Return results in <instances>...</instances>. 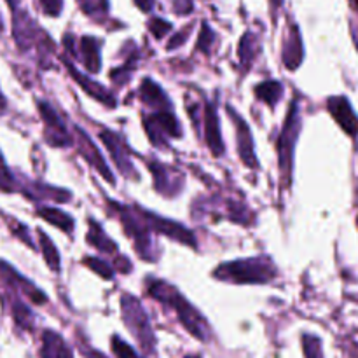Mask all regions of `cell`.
I'll return each mask as SVG.
<instances>
[{
  "mask_svg": "<svg viewBox=\"0 0 358 358\" xmlns=\"http://www.w3.org/2000/svg\"><path fill=\"white\" fill-rule=\"evenodd\" d=\"M205 136L206 145L210 147L213 156H222L224 154V143L222 136H220V126L219 117H217L215 107L212 103H206L205 107Z\"/></svg>",
  "mask_w": 358,
  "mask_h": 358,
  "instance_id": "14",
  "label": "cell"
},
{
  "mask_svg": "<svg viewBox=\"0 0 358 358\" xmlns=\"http://www.w3.org/2000/svg\"><path fill=\"white\" fill-rule=\"evenodd\" d=\"M100 138L101 142L105 143V147L108 149V152H110L112 159H114L115 166L119 168V171H121L122 175H135L131 159H129L128 147H126L124 140H122L119 135H115L114 131H110V129H101Z\"/></svg>",
  "mask_w": 358,
  "mask_h": 358,
  "instance_id": "11",
  "label": "cell"
},
{
  "mask_svg": "<svg viewBox=\"0 0 358 358\" xmlns=\"http://www.w3.org/2000/svg\"><path fill=\"white\" fill-rule=\"evenodd\" d=\"M41 6L48 16H59L63 9V0H41Z\"/></svg>",
  "mask_w": 358,
  "mask_h": 358,
  "instance_id": "35",
  "label": "cell"
},
{
  "mask_svg": "<svg viewBox=\"0 0 358 358\" xmlns=\"http://www.w3.org/2000/svg\"><path fill=\"white\" fill-rule=\"evenodd\" d=\"M41 358H73L72 350L65 339L55 331H44L42 334Z\"/></svg>",
  "mask_w": 358,
  "mask_h": 358,
  "instance_id": "17",
  "label": "cell"
},
{
  "mask_svg": "<svg viewBox=\"0 0 358 358\" xmlns=\"http://www.w3.org/2000/svg\"><path fill=\"white\" fill-rule=\"evenodd\" d=\"M65 65H66V69H69L70 76H72L73 79L77 80V84H79V86L83 87V90L86 91V93L90 94L91 98H94V100H98V101H100V103L107 105V107H115L114 96H112V94L108 93V91L105 90L103 86H100V84L93 83V80L87 79L86 76H83V73L77 72L76 66H73L72 63L65 62Z\"/></svg>",
  "mask_w": 358,
  "mask_h": 358,
  "instance_id": "16",
  "label": "cell"
},
{
  "mask_svg": "<svg viewBox=\"0 0 358 358\" xmlns=\"http://www.w3.org/2000/svg\"><path fill=\"white\" fill-rule=\"evenodd\" d=\"M357 226H358V217H357Z\"/></svg>",
  "mask_w": 358,
  "mask_h": 358,
  "instance_id": "46",
  "label": "cell"
},
{
  "mask_svg": "<svg viewBox=\"0 0 358 358\" xmlns=\"http://www.w3.org/2000/svg\"><path fill=\"white\" fill-rule=\"evenodd\" d=\"M110 345H112V352H114V355L117 358H140L138 353H136L128 343L122 341L119 336H112Z\"/></svg>",
  "mask_w": 358,
  "mask_h": 358,
  "instance_id": "31",
  "label": "cell"
},
{
  "mask_svg": "<svg viewBox=\"0 0 358 358\" xmlns=\"http://www.w3.org/2000/svg\"><path fill=\"white\" fill-rule=\"evenodd\" d=\"M187 358H199V357H187Z\"/></svg>",
  "mask_w": 358,
  "mask_h": 358,
  "instance_id": "45",
  "label": "cell"
},
{
  "mask_svg": "<svg viewBox=\"0 0 358 358\" xmlns=\"http://www.w3.org/2000/svg\"><path fill=\"white\" fill-rule=\"evenodd\" d=\"M14 38L21 49H28L35 41V24L24 13L14 16Z\"/></svg>",
  "mask_w": 358,
  "mask_h": 358,
  "instance_id": "20",
  "label": "cell"
},
{
  "mask_svg": "<svg viewBox=\"0 0 358 358\" xmlns=\"http://www.w3.org/2000/svg\"><path fill=\"white\" fill-rule=\"evenodd\" d=\"M140 98H142L143 103L149 105L152 110H171L166 94L163 93V90H161L154 80H143L142 86H140Z\"/></svg>",
  "mask_w": 358,
  "mask_h": 358,
  "instance_id": "19",
  "label": "cell"
},
{
  "mask_svg": "<svg viewBox=\"0 0 358 358\" xmlns=\"http://www.w3.org/2000/svg\"><path fill=\"white\" fill-rule=\"evenodd\" d=\"M145 287L147 294H149L150 297H154V299L159 301V303L170 306L171 310L177 313L178 320H180L182 325L187 329L189 334L194 336L199 341H206V339H208L210 327L208 324H206V320L201 317V313H199L196 308H192L191 304H189V301L185 299L175 287L163 282V280L156 278L147 280Z\"/></svg>",
  "mask_w": 358,
  "mask_h": 358,
  "instance_id": "1",
  "label": "cell"
},
{
  "mask_svg": "<svg viewBox=\"0 0 358 358\" xmlns=\"http://www.w3.org/2000/svg\"><path fill=\"white\" fill-rule=\"evenodd\" d=\"M217 280L229 283H268L276 276V268L273 266L271 259L268 257H252L241 259V261L226 262L220 264L213 271Z\"/></svg>",
  "mask_w": 358,
  "mask_h": 358,
  "instance_id": "2",
  "label": "cell"
},
{
  "mask_svg": "<svg viewBox=\"0 0 358 358\" xmlns=\"http://www.w3.org/2000/svg\"><path fill=\"white\" fill-rule=\"evenodd\" d=\"M108 206H114L115 212L119 213V219H121L126 234L135 241L136 252H140L143 259H152V255L149 254L150 247H152V241L149 236L150 227L143 220L140 210H129L128 206H122L115 201H108Z\"/></svg>",
  "mask_w": 358,
  "mask_h": 358,
  "instance_id": "5",
  "label": "cell"
},
{
  "mask_svg": "<svg viewBox=\"0 0 358 358\" xmlns=\"http://www.w3.org/2000/svg\"><path fill=\"white\" fill-rule=\"evenodd\" d=\"M37 215L42 217L45 222H49L51 226H56L58 229L65 231V233H72L73 231V219L69 213L62 212L59 208H51V206H41L37 210Z\"/></svg>",
  "mask_w": 358,
  "mask_h": 358,
  "instance_id": "22",
  "label": "cell"
},
{
  "mask_svg": "<svg viewBox=\"0 0 358 358\" xmlns=\"http://www.w3.org/2000/svg\"><path fill=\"white\" fill-rule=\"evenodd\" d=\"M107 7H108L107 0H83V9L86 10L87 14L105 13Z\"/></svg>",
  "mask_w": 358,
  "mask_h": 358,
  "instance_id": "34",
  "label": "cell"
},
{
  "mask_svg": "<svg viewBox=\"0 0 358 358\" xmlns=\"http://www.w3.org/2000/svg\"><path fill=\"white\" fill-rule=\"evenodd\" d=\"M149 30L152 31V35L156 38H163L171 30V24L168 21L161 20V17H152L149 23Z\"/></svg>",
  "mask_w": 358,
  "mask_h": 358,
  "instance_id": "32",
  "label": "cell"
},
{
  "mask_svg": "<svg viewBox=\"0 0 358 358\" xmlns=\"http://www.w3.org/2000/svg\"><path fill=\"white\" fill-rule=\"evenodd\" d=\"M271 2H273V6H275V7H280V6H282L283 0H271Z\"/></svg>",
  "mask_w": 358,
  "mask_h": 358,
  "instance_id": "44",
  "label": "cell"
},
{
  "mask_svg": "<svg viewBox=\"0 0 358 358\" xmlns=\"http://www.w3.org/2000/svg\"><path fill=\"white\" fill-rule=\"evenodd\" d=\"M86 358H107V357H105L103 353H100V352H94V350H87Z\"/></svg>",
  "mask_w": 358,
  "mask_h": 358,
  "instance_id": "39",
  "label": "cell"
},
{
  "mask_svg": "<svg viewBox=\"0 0 358 358\" xmlns=\"http://www.w3.org/2000/svg\"><path fill=\"white\" fill-rule=\"evenodd\" d=\"M143 126L149 135L150 142L156 147L164 145L163 138L171 136V138H178L182 135V129L178 126L177 119H175L171 110H157L154 112L150 117L143 119Z\"/></svg>",
  "mask_w": 358,
  "mask_h": 358,
  "instance_id": "6",
  "label": "cell"
},
{
  "mask_svg": "<svg viewBox=\"0 0 358 358\" xmlns=\"http://www.w3.org/2000/svg\"><path fill=\"white\" fill-rule=\"evenodd\" d=\"M135 3H136V7H140V10H143V13H149L154 6V0H135Z\"/></svg>",
  "mask_w": 358,
  "mask_h": 358,
  "instance_id": "38",
  "label": "cell"
},
{
  "mask_svg": "<svg viewBox=\"0 0 358 358\" xmlns=\"http://www.w3.org/2000/svg\"><path fill=\"white\" fill-rule=\"evenodd\" d=\"M76 131H77V140H79V145H80V154L86 157V161L91 164V166L94 168V170H98V173H100L101 177L105 178V180L110 182V184L114 185L115 184L114 177H112L110 170L107 168V163H105V159L101 157L100 150L94 147V143L91 142L90 136H87L86 133L83 131V129L76 128Z\"/></svg>",
  "mask_w": 358,
  "mask_h": 358,
  "instance_id": "13",
  "label": "cell"
},
{
  "mask_svg": "<svg viewBox=\"0 0 358 358\" xmlns=\"http://www.w3.org/2000/svg\"><path fill=\"white\" fill-rule=\"evenodd\" d=\"M37 233H38V243H41V252L42 255H44V261L48 262L49 269H52V271H59V254L58 250H56L55 243L49 240L48 234H45L44 231L38 229Z\"/></svg>",
  "mask_w": 358,
  "mask_h": 358,
  "instance_id": "25",
  "label": "cell"
},
{
  "mask_svg": "<svg viewBox=\"0 0 358 358\" xmlns=\"http://www.w3.org/2000/svg\"><path fill=\"white\" fill-rule=\"evenodd\" d=\"M187 35H189V28L187 30L182 31V34L175 35V37L170 41V44H168V49H175V48H178L180 44H184L185 38H187Z\"/></svg>",
  "mask_w": 358,
  "mask_h": 358,
  "instance_id": "37",
  "label": "cell"
},
{
  "mask_svg": "<svg viewBox=\"0 0 358 358\" xmlns=\"http://www.w3.org/2000/svg\"><path fill=\"white\" fill-rule=\"evenodd\" d=\"M175 13L189 14L192 10V0H175Z\"/></svg>",
  "mask_w": 358,
  "mask_h": 358,
  "instance_id": "36",
  "label": "cell"
},
{
  "mask_svg": "<svg viewBox=\"0 0 358 358\" xmlns=\"http://www.w3.org/2000/svg\"><path fill=\"white\" fill-rule=\"evenodd\" d=\"M6 108H7V101H6V98H3L2 91H0V115L6 112Z\"/></svg>",
  "mask_w": 358,
  "mask_h": 358,
  "instance_id": "40",
  "label": "cell"
},
{
  "mask_svg": "<svg viewBox=\"0 0 358 358\" xmlns=\"http://www.w3.org/2000/svg\"><path fill=\"white\" fill-rule=\"evenodd\" d=\"M0 191L2 192L16 191V180H14L9 168H7V163L6 159H3L2 152H0Z\"/></svg>",
  "mask_w": 358,
  "mask_h": 358,
  "instance_id": "30",
  "label": "cell"
},
{
  "mask_svg": "<svg viewBox=\"0 0 358 358\" xmlns=\"http://www.w3.org/2000/svg\"><path fill=\"white\" fill-rule=\"evenodd\" d=\"M122 306V318H124L126 327L129 329L136 341L140 343L145 352H152L154 350V332L150 329L149 318L147 313L143 311L142 304L129 294H124L121 299Z\"/></svg>",
  "mask_w": 358,
  "mask_h": 358,
  "instance_id": "3",
  "label": "cell"
},
{
  "mask_svg": "<svg viewBox=\"0 0 358 358\" xmlns=\"http://www.w3.org/2000/svg\"><path fill=\"white\" fill-rule=\"evenodd\" d=\"M80 52H83V63L90 72H98L101 65L100 59V42L94 37L80 38Z\"/></svg>",
  "mask_w": 358,
  "mask_h": 358,
  "instance_id": "21",
  "label": "cell"
},
{
  "mask_svg": "<svg viewBox=\"0 0 358 358\" xmlns=\"http://www.w3.org/2000/svg\"><path fill=\"white\" fill-rule=\"evenodd\" d=\"M87 241H90L96 250L105 252V254H115V252H117V245L105 234V231L101 229L100 224H96L94 220H90Z\"/></svg>",
  "mask_w": 358,
  "mask_h": 358,
  "instance_id": "23",
  "label": "cell"
},
{
  "mask_svg": "<svg viewBox=\"0 0 358 358\" xmlns=\"http://www.w3.org/2000/svg\"><path fill=\"white\" fill-rule=\"evenodd\" d=\"M350 3H352L353 9H355L357 13H358V0H350Z\"/></svg>",
  "mask_w": 358,
  "mask_h": 358,
  "instance_id": "43",
  "label": "cell"
},
{
  "mask_svg": "<svg viewBox=\"0 0 358 358\" xmlns=\"http://www.w3.org/2000/svg\"><path fill=\"white\" fill-rule=\"evenodd\" d=\"M13 318L21 329H31V325H34V315L21 301L13 303Z\"/></svg>",
  "mask_w": 358,
  "mask_h": 358,
  "instance_id": "27",
  "label": "cell"
},
{
  "mask_svg": "<svg viewBox=\"0 0 358 358\" xmlns=\"http://www.w3.org/2000/svg\"><path fill=\"white\" fill-rule=\"evenodd\" d=\"M255 45H257V42H255V37L252 34H247L241 38L240 48H238V55H240L241 63H243L245 66L250 65L252 59L255 58V52H257Z\"/></svg>",
  "mask_w": 358,
  "mask_h": 358,
  "instance_id": "26",
  "label": "cell"
},
{
  "mask_svg": "<svg viewBox=\"0 0 358 358\" xmlns=\"http://www.w3.org/2000/svg\"><path fill=\"white\" fill-rule=\"evenodd\" d=\"M282 94L283 86L280 80H266V83H261L259 86H255V96H257V100L264 101L271 108L278 103Z\"/></svg>",
  "mask_w": 358,
  "mask_h": 358,
  "instance_id": "24",
  "label": "cell"
},
{
  "mask_svg": "<svg viewBox=\"0 0 358 358\" xmlns=\"http://www.w3.org/2000/svg\"><path fill=\"white\" fill-rule=\"evenodd\" d=\"M149 168L154 175V187L157 192H161L163 196H173L180 189L182 178H173L170 168L157 161H150Z\"/></svg>",
  "mask_w": 358,
  "mask_h": 358,
  "instance_id": "15",
  "label": "cell"
},
{
  "mask_svg": "<svg viewBox=\"0 0 358 358\" xmlns=\"http://www.w3.org/2000/svg\"><path fill=\"white\" fill-rule=\"evenodd\" d=\"M303 350L304 357L306 358H324V352H322V341L317 336L304 334L303 336Z\"/></svg>",
  "mask_w": 358,
  "mask_h": 358,
  "instance_id": "29",
  "label": "cell"
},
{
  "mask_svg": "<svg viewBox=\"0 0 358 358\" xmlns=\"http://www.w3.org/2000/svg\"><path fill=\"white\" fill-rule=\"evenodd\" d=\"M327 110L336 122L341 126L346 135L357 138L358 136V117L352 103L346 96H331L327 100Z\"/></svg>",
  "mask_w": 358,
  "mask_h": 358,
  "instance_id": "9",
  "label": "cell"
},
{
  "mask_svg": "<svg viewBox=\"0 0 358 358\" xmlns=\"http://www.w3.org/2000/svg\"><path fill=\"white\" fill-rule=\"evenodd\" d=\"M83 262H84V266H87L91 271H94L96 275H100L103 280H112V276H114V269H112V266L107 264V262L100 261V259L84 257Z\"/></svg>",
  "mask_w": 358,
  "mask_h": 358,
  "instance_id": "28",
  "label": "cell"
},
{
  "mask_svg": "<svg viewBox=\"0 0 358 358\" xmlns=\"http://www.w3.org/2000/svg\"><path fill=\"white\" fill-rule=\"evenodd\" d=\"M301 129V119L299 110H297V103H290L289 114H287L285 124H283L282 133L278 138V163L280 170H282L283 178L290 182V175H292L294 168V147H296L297 136H299Z\"/></svg>",
  "mask_w": 358,
  "mask_h": 358,
  "instance_id": "4",
  "label": "cell"
},
{
  "mask_svg": "<svg viewBox=\"0 0 358 358\" xmlns=\"http://www.w3.org/2000/svg\"><path fill=\"white\" fill-rule=\"evenodd\" d=\"M229 110L231 119L234 122V128H236V138H238V152H240L241 161L247 164L248 168H257V157H255L254 150V138H252V131L248 128L247 122L240 117L238 114H234V110L231 107H227Z\"/></svg>",
  "mask_w": 358,
  "mask_h": 358,
  "instance_id": "12",
  "label": "cell"
},
{
  "mask_svg": "<svg viewBox=\"0 0 358 358\" xmlns=\"http://www.w3.org/2000/svg\"><path fill=\"white\" fill-rule=\"evenodd\" d=\"M38 114H41L42 121H44V136L45 142L52 147H66L72 143L70 133L59 115L56 114L55 108L48 103V101H38Z\"/></svg>",
  "mask_w": 358,
  "mask_h": 358,
  "instance_id": "7",
  "label": "cell"
},
{
  "mask_svg": "<svg viewBox=\"0 0 358 358\" xmlns=\"http://www.w3.org/2000/svg\"><path fill=\"white\" fill-rule=\"evenodd\" d=\"M138 210L140 213H142L143 220L147 222V226H149L152 231H156V233L159 234H164V236H168L170 240L178 241V243L189 245V247H196L194 234H192L187 227L180 226V224L173 222V220L163 219V217L156 215V213H150L147 212V210H142L140 206Z\"/></svg>",
  "mask_w": 358,
  "mask_h": 358,
  "instance_id": "8",
  "label": "cell"
},
{
  "mask_svg": "<svg viewBox=\"0 0 358 358\" xmlns=\"http://www.w3.org/2000/svg\"><path fill=\"white\" fill-rule=\"evenodd\" d=\"M213 42V31L212 28L208 27V24H203L201 28V34H199V38H198V51H203V52H208L210 51V45H212Z\"/></svg>",
  "mask_w": 358,
  "mask_h": 358,
  "instance_id": "33",
  "label": "cell"
},
{
  "mask_svg": "<svg viewBox=\"0 0 358 358\" xmlns=\"http://www.w3.org/2000/svg\"><path fill=\"white\" fill-rule=\"evenodd\" d=\"M7 3H9V6H10V9H16L17 0H7Z\"/></svg>",
  "mask_w": 358,
  "mask_h": 358,
  "instance_id": "42",
  "label": "cell"
},
{
  "mask_svg": "<svg viewBox=\"0 0 358 358\" xmlns=\"http://www.w3.org/2000/svg\"><path fill=\"white\" fill-rule=\"evenodd\" d=\"M0 278H2L14 292H20L23 294V296H27L34 304L48 303V297L42 294V290H38L34 283L28 282L24 276H21L16 269L10 268V266L3 261H0Z\"/></svg>",
  "mask_w": 358,
  "mask_h": 358,
  "instance_id": "10",
  "label": "cell"
},
{
  "mask_svg": "<svg viewBox=\"0 0 358 358\" xmlns=\"http://www.w3.org/2000/svg\"><path fill=\"white\" fill-rule=\"evenodd\" d=\"M304 58V48H303V41H301V34L299 28L294 24L290 28V35L287 38L285 45H283V63L289 70H297V66L303 63Z\"/></svg>",
  "mask_w": 358,
  "mask_h": 358,
  "instance_id": "18",
  "label": "cell"
},
{
  "mask_svg": "<svg viewBox=\"0 0 358 358\" xmlns=\"http://www.w3.org/2000/svg\"><path fill=\"white\" fill-rule=\"evenodd\" d=\"M353 42H355V48L358 51V27L353 28Z\"/></svg>",
  "mask_w": 358,
  "mask_h": 358,
  "instance_id": "41",
  "label": "cell"
}]
</instances>
